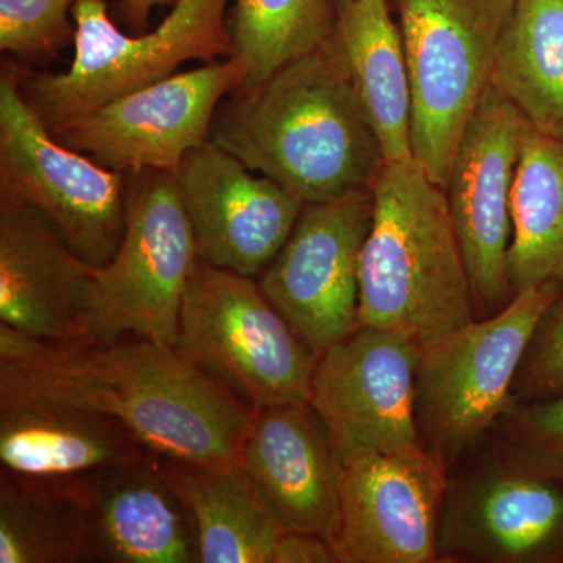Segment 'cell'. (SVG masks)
Segmentation results:
<instances>
[{"label": "cell", "instance_id": "6da1fadb", "mask_svg": "<svg viewBox=\"0 0 563 563\" xmlns=\"http://www.w3.org/2000/svg\"><path fill=\"white\" fill-rule=\"evenodd\" d=\"M0 399L88 410L120 422L162 457L239 465L252 409L150 340L52 343L0 324Z\"/></svg>", "mask_w": 563, "mask_h": 563}, {"label": "cell", "instance_id": "7a4b0ae2", "mask_svg": "<svg viewBox=\"0 0 563 563\" xmlns=\"http://www.w3.org/2000/svg\"><path fill=\"white\" fill-rule=\"evenodd\" d=\"M210 140L303 203L373 190L387 163L332 41L232 92Z\"/></svg>", "mask_w": 563, "mask_h": 563}, {"label": "cell", "instance_id": "3957f363", "mask_svg": "<svg viewBox=\"0 0 563 563\" xmlns=\"http://www.w3.org/2000/svg\"><path fill=\"white\" fill-rule=\"evenodd\" d=\"M361 258L358 322L420 350L474 320L446 195L415 161L385 163Z\"/></svg>", "mask_w": 563, "mask_h": 563}, {"label": "cell", "instance_id": "277c9868", "mask_svg": "<svg viewBox=\"0 0 563 563\" xmlns=\"http://www.w3.org/2000/svg\"><path fill=\"white\" fill-rule=\"evenodd\" d=\"M229 0H177L157 29L125 35L106 0H77L74 60L65 73H44L13 62L22 98L54 132L124 92L173 76L187 62L231 57Z\"/></svg>", "mask_w": 563, "mask_h": 563}, {"label": "cell", "instance_id": "5b68a950", "mask_svg": "<svg viewBox=\"0 0 563 563\" xmlns=\"http://www.w3.org/2000/svg\"><path fill=\"white\" fill-rule=\"evenodd\" d=\"M439 563H563V461L493 429L450 466Z\"/></svg>", "mask_w": 563, "mask_h": 563}, {"label": "cell", "instance_id": "8992f818", "mask_svg": "<svg viewBox=\"0 0 563 563\" xmlns=\"http://www.w3.org/2000/svg\"><path fill=\"white\" fill-rule=\"evenodd\" d=\"M176 350L252 410L309 401L320 358L255 277L201 258L185 290Z\"/></svg>", "mask_w": 563, "mask_h": 563}, {"label": "cell", "instance_id": "52a82bcc", "mask_svg": "<svg viewBox=\"0 0 563 563\" xmlns=\"http://www.w3.org/2000/svg\"><path fill=\"white\" fill-rule=\"evenodd\" d=\"M125 176V231L113 258L95 269L87 342L133 336L176 347L181 302L199 261L190 220L173 173Z\"/></svg>", "mask_w": 563, "mask_h": 563}, {"label": "cell", "instance_id": "ba28073f", "mask_svg": "<svg viewBox=\"0 0 563 563\" xmlns=\"http://www.w3.org/2000/svg\"><path fill=\"white\" fill-rule=\"evenodd\" d=\"M515 0H395L412 90V154L444 188L466 124L492 85Z\"/></svg>", "mask_w": 563, "mask_h": 563}, {"label": "cell", "instance_id": "9c48e42d", "mask_svg": "<svg viewBox=\"0 0 563 563\" xmlns=\"http://www.w3.org/2000/svg\"><path fill=\"white\" fill-rule=\"evenodd\" d=\"M562 288H528L493 317L470 321L422 347L417 373L422 446L451 466L493 431L512 402L515 377L532 333Z\"/></svg>", "mask_w": 563, "mask_h": 563}, {"label": "cell", "instance_id": "30bf717a", "mask_svg": "<svg viewBox=\"0 0 563 563\" xmlns=\"http://www.w3.org/2000/svg\"><path fill=\"white\" fill-rule=\"evenodd\" d=\"M0 199L38 210L95 268L124 235L128 176L55 140L22 98L10 57L0 69Z\"/></svg>", "mask_w": 563, "mask_h": 563}, {"label": "cell", "instance_id": "8fae6325", "mask_svg": "<svg viewBox=\"0 0 563 563\" xmlns=\"http://www.w3.org/2000/svg\"><path fill=\"white\" fill-rule=\"evenodd\" d=\"M243 84V66L228 57L124 92L51 133L111 172L176 174L210 140L222 99Z\"/></svg>", "mask_w": 563, "mask_h": 563}, {"label": "cell", "instance_id": "7c38bea8", "mask_svg": "<svg viewBox=\"0 0 563 563\" xmlns=\"http://www.w3.org/2000/svg\"><path fill=\"white\" fill-rule=\"evenodd\" d=\"M373 214V190L306 203L261 274L266 298L318 355L361 325L358 276Z\"/></svg>", "mask_w": 563, "mask_h": 563}, {"label": "cell", "instance_id": "4fadbf2b", "mask_svg": "<svg viewBox=\"0 0 563 563\" xmlns=\"http://www.w3.org/2000/svg\"><path fill=\"white\" fill-rule=\"evenodd\" d=\"M529 121L495 85L466 124L444 184L448 207L472 284L474 320L514 299L507 276L512 190Z\"/></svg>", "mask_w": 563, "mask_h": 563}, {"label": "cell", "instance_id": "5bb4252c", "mask_svg": "<svg viewBox=\"0 0 563 563\" xmlns=\"http://www.w3.org/2000/svg\"><path fill=\"white\" fill-rule=\"evenodd\" d=\"M450 465L420 446L402 453L357 451L343 459L339 563H439Z\"/></svg>", "mask_w": 563, "mask_h": 563}, {"label": "cell", "instance_id": "9a60e30c", "mask_svg": "<svg viewBox=\"0 0 563 563\" xmlns=\"http://www.w3.org/2000/svg\"><path fill=\"white\" fill-rule=\"evenodd\" d=\"M417 344L358 325L318 358L310 404L342 459L357 451L402 453L420 446Z\"/></svg>", "mask_w": 563, "mask_h": 563}, {"label": "cell", "instance_id": "2e32d148", "mask_svg": "<svg viewBox=\"0 0 563 563\" xmlns=\"http://www.w3.org/2000/svg\"><path fill=\"white\" fill-rule=\"evenodd\" d=\"M209 140L177 169L181 202L201 261L257 277L276 257L303 209L298 196Z\"/></svg>", "mask_w": 563, "mask_h": 563}, {"label": "cell", "instance_id": "e0dca14e", "mask_svg": "<svg viewBox=\"0 0 563 563\" xmlns=\"http://www.w3.org/2000/svg\"><path fill=\"white\" fill-rule=\"evenodd\" d=\"M239 465L285 532L314 533L331 542L343 459L310 401L252 410Z\"/></svg>", "mask_w": 563, "mask_h": 563}, {"label": "cell", "instance_id": "ac0fdd59", "mask_svg": "<svg viewBox=\"0 0 563 563\" xmlns=\"http://www.w3.org/2000/svg\"><path fill=\"white\" fill-rule=\"evenodd\" d=\"M95 269L38 210L0 199V324L43 342H87Z\"/></svg>", "mask_w": 563, "mask_h": 563}, {"label": "cell", "instance_id": "d6986e66", "mask_svg": "<svg viewBox=\"0 0 563 563\" xmlns=\"http://www.w3.org/2000/svg\"><path fill=\"white\" fill-rule=\"evenodd\" d=\"M161 457L81 477L96 562L199 563L190 512Z\"/></svg>", "mask_w": 563, "mask_h": 563}, {"label": "cell", "instance_id": "ffe728a7", "mask_svg": "<svg viewBox=\"0 0 563 563\" xmlns=\"http://www.w3.org/2000/svg\"><path fill=\"white\" fill-rule=\"evenodd\" d=\"M154 454L102 415L62 404L0 399V462L5 472L79 479Z\"/></svg>", "mask_w": 563, "mask_h": 563}, {"label": "cell", "instance_id": "44dd1931", "mask_svg": "<svg viewBox=\"0 0 563 563\" xmlns=\"http://www.w3.org/2000/svg\"><path fill=\"white\" fill-rule=\"evenodd\" d=\"M331 41L376 131L385 162L413 157L412 90L390 0H352L339 11Z\"/></svg>", "mask_w": 563, "mask_h": 563}, {"label": "cell", "instance_id": "7402d4cb", "mask_svg": "<svg viewBox=\"0 0 563 563\" xmlns=\"http://www.w3.org/2000/svg\"><path fill=\"white\" fill-rule=\"evenodd\" d=\"M162 472L187 507L199 563H273L282 528L242 466L161 457Z\"/></svg>", "mask_w": 563, "mask_h": 563}, {"label": "cell", "instance_id": "603a6c76", "mask_svg": "<svg viewBox=\"0 0 563 563\" xmlns=\"http://www.w3.org/2000/svg\"><path fill=\"white\" fill-rule=\"evenodd\" d=\"M507 276L514 296L540 285L563 287V139L531 124L515 173Z\"/></svg>", "mask_w": 563, "mask_h": 563}, {"label": "cell", "instance_id": "cb8c5ba5", "mask_svg": "<svg viewBox=\"0 0 563 563\" xmlns=\"http://www.w3.org/2000/svg\"><path fill=\"white\" fill-rule=\"evenodd\" d=\"M87 496L79 479L0 472V563H88Z\"/></svg>", "mask_w": 563, "mask_h": 563}, {"label": "cell", "instance_id": "d4e9b609", "mask_svg": "<svg viewBox=\"0 0 563 563\" xmlns=\"http://www.w3.org/2000/svg\"><path fill=\"white\" fill-rule=\"evenodd\" d=\"M492 84L533 129L563 139V0H515Z\"/></svg>", "mask_w": 563, "mask_h": 563}, {"label": "cell", "instance_id": "484cf974", "mask_svg": "<svg viewBox=\"0 0 563 563\" xmlns=\"http://www.w3.org/2000/svg\"><path fill=\"white\" fill-rule=\"evenodd\" d=\"M339 20L335 0H235L228 16L242 88L269 79L288 63L321 49Z\"/></svg>", "mask_w": 563, "mask_h": 563}, {"label": "cell", "instance_id": "4316f807", "mask_svg": "<svg viewBox=\"0 0 563 563\" xmlns=\"http://www.w3.org/2000/svg\"><path fill=\"white\" fill-rule=\"evenodd\" d=\"M77 0H0V51L25 66L57 60L76 40Z\"/></svg>", "mask_w": 563, "mask_h": 563}, {"label": "cell", "instance_id": "83f0119b", "mask_svg": "<svg viewBox=\"0 0 563 563\" xmlns=\"http://www.w3.org/2000/svg\"><path fill=\"white\" fill-rule=\"evenodd\" d=\"M563 395V288L540 318L512 387V402Z\"/></svg>", "mask_w": 563, "mask_h": 563}, {"label": "cell", "instance_id": "f1b7e54d", "mask_svg": "<svg viewBox=\"0 0 563 563\" xmlns=\"http://www.w3.org/2000/svg\"><path fill=\"white\" fill-rule=\"evenodd\" d=\"M496 432L563 461V395L539 401L510 402Z\"/></svg>", "mask_w": 563, "mask_h": 563}, {"label": "cell", "instance_id": "f546056e", "mask_svg": "<svg viewBox=\"0 0 563 563\" xmlns=\"http://www.w3.org/2000/svg\"><path fill=\"white\" fill-rule=\"evenodd\" d=\"M273 563H339L329 540L314 533L284 532L274 550Z\"/></svg>", "mask_w": 563, "mask_h": 563}, {"label": "cell", "instance_id": "4dcf8cb0", "mask_svg": "<svg viewBox=\"0 0 563 563\" xmlns=\"http://www.w3.org/2000/svg\"><path fill=\"white\" fill-rule=\"evenodd\" d=\"M177 0H120V13L135 35L150 32L151 11L158 5H174Z\"/></svg>", "mask_w": 563, "mask_h": 563}, {"label": "cell", "instance_id": "1f68e13d", "mask_svg": "<svg viewBox=\"0 0 563 563\" xmlns=\"http://www.w3.org/2000/svg\"><path fill=\"white\" fill-rule=\"evenodd\" d=\"M352 2V0H335L336 7H339V11L344 9L347 3Z\"/></svg>", "mask_w": 563, "mask_h": 563}]
</instances>
